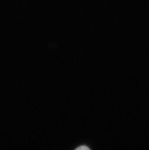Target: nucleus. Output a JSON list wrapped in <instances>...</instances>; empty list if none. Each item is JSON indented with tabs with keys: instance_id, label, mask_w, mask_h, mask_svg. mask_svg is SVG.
<instances>
[{
	"instance_id": "nucleus-1",
	"label": "nucleus",
	"mask_w": 149,
	"mask_h": 150,
	"mask_svg": "<svg viewBox=\"0 0 149 150\" xmlns=\"http://www.w3.org/2000/svg\"><path fill=\"white\" fill-rule=\"evenodd\" d=\"M90 148L88 147L87 146H79V147H77V148H76V150H90Z\"/></svg>"
}]
</instances>
